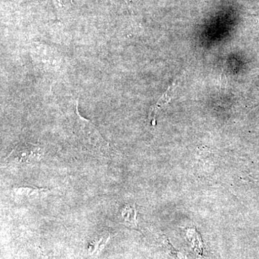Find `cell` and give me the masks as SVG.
<instances>
[{"instance_id": "6da1fadb", "label": "cell", "mask_w": 259, "mask_h": 259, "mask_svg": "<svg viewBox=\"0 0 259 259\" xmlns=\"http://www.w3.org/2000/svg\"><path fill=\"white\" fill-rule=\"evenodd\" d=\"M41 145L22 143L13 148L4 159L5 166H21L33 164L41 159L44 154Z\"/></svg>"}, {"instance_id": "7a4b0ae2", "label": "cell", "mask_w": 259, "mask_h": 259, "mask_svg": "<svg viewBox=\"0 0 259 259\" xmlns=\"http://www.w3.org/2000/svg\"><path fill=\"white\" fill-rule=\"evenodd\" d=\"M79 100L76 102V133L84 144L97 149L106 150L108 144L91 121L81 117L78 110Z\"/></svg>"}, {"instance_id": "3957f363", "label": "cell", "mask_w": 259, "mask_h": 259, "mask_svg": "<svg viewBox=\"0 0 259 259\" xmlns=\"http://www.w3.org/2000/svg\"><path fill=\"white\" fill-rule=\"evenodd\" d=\"M178 85V82L175 80L172 82L171 84L168 87L166 91L163 93L161 98L156 102V103L152 107V108L150 110L149 118L150 120L152 122V125H155V121H156V116L157 115L158 110H161V107L166 105L167 103H168L172 98H173L174 95H175V90Z\"/></svg>"}, {"instance_id": "277c9868", "label": "cell", "mask_w": 259, "mask_h": 259, "mask_svg": "<svg viewBox=\"0 0 259 259\" xmlns=\"http://www.w3.org/2000/svg\"><path fill=\"white\" fill-rule=\"evenodd\" d=\"M13 192L18 195L26 196L30 197L32 196H40L42 194L47 193L50 192V190L40 187H35V186H22V187H16L13 190Z\"/></svg>"}, {"instance_id": "5b68a950", "label": "cell", "mask_w": 259, "mask_h": 259, "mask_svg": "<svg viewBox=\"0 0 259 259\" xmlns=\"http://www.w3.org/2000/svg\"><path fill=\"white\" fill-rule=\"evenodd\" d=\"M110 238V234L103 235L100 239L90 243V246H89V253L91 255L100 253L102 250L105 248Z\"/></svg>"}, {"instance_id": "8992f818", "label": "cell", "mask_w": 259, "mask_h": 259, "mask_svg": "<svg viewBox=\"0 0 259 259\" xmlns=\"http://www.w3.org/2000/svg\"><path fill=\"white\" fill-rule=\"evenodd\" d=\"M122 217L125 219L126 223L135 224L136 221V211L134 207H131V206H126L122 211Z\"/></svg>"}, {"instance_id": "52a82bcc", "label": "cell", "mask_w": 259, "mask_h": 259, "mask_svg": "<svg viewBox=\"0 0 259 259\" xmlns=\"http://www.w3.org/2000/svg\"><path fill=\"white\" fill-rule=\"evenodd\" d=\"M253 17H254V18L255 19H256L257 21H258V23H259V15H253Z\"/></svg>"}, {"instance_id": "ba28073f", "label": "cell", "mask_w": 259, "mask_h": 259, "mask_svg": "<svg viewBox=\"0 0 259 259\" xmlns=\"http://www.w3.org/2000/svg\"><path fill=\"white\" fill-rule=\"evenodd\" d=\"M46 259H49V258H48V257L46 256Z\"/></svg>"}]
</instances>
